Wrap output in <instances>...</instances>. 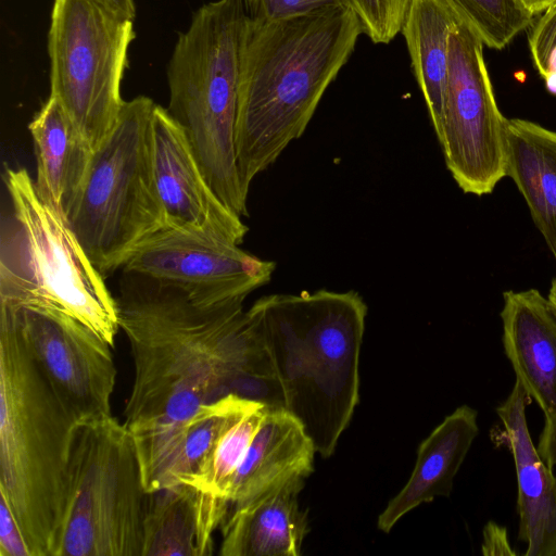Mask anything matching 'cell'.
Masks as SVG:
<instances>
[{
    "instance_id": "30bf717a",
    "label": "cell",
    "mask_w": 556,
    "mask_h": 556,
    "mask_svg": "<svg viewBox=\"0 0 556 556\" xmlns=\"http://www.w3.org/2000/svg\"><path fill=\"white\" fill-rule=\"evenodd\" d=\"M483 41L464 21L448 38L441 134L445 165L464 193H491L505 175L507 119L498 109Z\"/></svg>"
},
{
    "instance_id": "4fadbf2b",
    "label": "cell",
    "mask_w": 556,
    "mask_h": 556,
    "mask_svg": "<svg viewBox=\"0 0 556 556\" xmlns=\"http://www.w3.org/2000/svg\"><path fill=\"white\" fill-rule=\"evenodd\" d=\"M150 151L165 227L240 245L248 226L212 189L185 131L159 104L151 115Z\"/></svg>"
},
{
    "instance_id": "5bb4252c",
    "label": "cell",
    "mask_w": 556,
    "mask_h": 556,
    "mask_svg": "<svg viewBox=\"0 0 556 556\" xmlns=\"http://www.w3.org/2000/svg\"><path fill=\"white\" fill-rule=\"evenodd\" d=\"M519 381L496 407L502 430L496 438L509 448L517 476L518 540L525 556H556V477L534 446L526 418L531 403Z\"/></svg>"
},
{
    "instance_id": "83f0119b",
    "label": "cell",
    "mask_w": 556,
    "mask_h": 556,
    "mask_svg": "<svg viewBox=\"0 0 556 556\" xmlns=\"http://www.w3.org/2000/svg\"><path fill=\"white\" fill-rule=\"evenodd\" d=\"M250 20L273 22L316 11L351 5L349 0H242Z\"/></svg>"
},
{
    "instance_id": "44dd1931",
    "label": "cell",
    "mask_w": 556,
    "mask_h": 556,
    "mask_svg": "<svg viewBox=\"0 0 556 556\" xmlns=\"http://www.w3.org/2000/svg\"><path fill=\"white\" fill-rule=\"evenodd\" d=\"M505 175L525 198L556 260V131L523 118L507 119Z\"/></svg>"
},
{
    "instance_id": "ffe728a7",
    "label": "cell",
    "mask_w": 556,
    "mask_h": 556,
    "mask_svg": "<svg viewBox=\"0 0 556 556\" xmlns=\"http://www.w3.org/2000/svg\"><path fill=\"white\" fill-rule=\"evenodd\" d=\"M28 129L37 159L36 189L65 217L84 181L93 150L51 94Z\"/></svg>"
},
{
    "instance_id": "9a60e30c",
    "label": "cell",
    "mask_w": 556,
    "mask_h": 556,
    "mask_svg": "<svg viewBox=\"0 0 556 556\" xmlns=\"http://www.w3.org/2000/svg\"><path fill=\"white\" fill-rule=\"evenodd\" d=\"M506 357L545 419L556 416V307L536 289L503 293Z\"/></svg>"
},
{
    "instance_id": "7402d4cb",
    "label": "cell",
    "mask_w": 556,
    "mask_h": 556,
    "mask_svg": "<svg viewBox=\"0 0 556 556\" xmlns=\"http://www.w3.org/2000/svg\"><path fill=\"white\" fill-rule=\"evenodd\" d=\"M460 22L445 0H409L401 28L437 138L443 121L448 38Z\"/></svg>"
},
{
    "instance_id": "836d02e7",
    "label": "cell",
    "mask_w": 556,
    "mask_h": 556,
    "mask_svg": "<svg viewBox=\"0 0 556 556\" xmlns=\"http://www.w3.org/2000/svg\"><path fill=\"white\" fill-rule=\"evenodd\" d=\"M551 302L555 305L556 307V276L553 278L552 280V283H551V288H549V292H548V296H547Z\"/></svg>"
},
{
    "instance_id": "f546056e",
    "label": "cell",
    "mask_w": 556,
    "mask_h": 556,
    "mask_svg": "<svg viewBox=\"0 0 556 556\" xmlns=\"http://www.w3.org/2000/svg\"><path fill=\"white\" fill-rule=\"evenodd\" d=\"M481 553L485 556L517 555L508 540L507 529L489 521L482 531Z\"/></svg>"
},
{
    "instance_id": "f1b7e54d",
    "label": "cell",
    "mask_w": 556,
    "mask_h": 556,
    "mask_svg": "<svg viewBox=\"0 0 556 556\" xmlns=\"http://www.w3.org/2000/svg\"><path fill=\"white\" fill-rule=\"evenodd\" d=\"M0 556H33L12 509L1 494Z\"/></svg>"
},
{
    "instance_id": "d6986e66",
    "label": "cell",
    "mask_w": 556,
    "mask_h": 556,
    "mask_svg": "<svg viewBox=\"0 0 556 556\" xmlns=\"http://www.w3.org/2000/svg\"><path fill=\"white\" fill-rule=\"evenodd\" d=\"M315 453L301 422L283 407H269L235 472L227 501L237 506L291 478H306Z\"/></svg>"
},
{
    "instance_id": "1f68e13d",
    "label": "cell",
    "mask_w": 556,
    "mask_h": 556,
    "mask_svg": "<svg viewBox=\"0 0 556 556\" xmlns=\"http://www.w3.org/2000/svg\"><path fill=\"white\" fill-rule=\"evenodd\" d=\"M111 10L131 20L136 16V7L134 0H98Z\"/></svg>"
},
{
    "instance_id": "8992f818",
    "label": "cell",
    "mask_w": 556,
    "mask_h": 556,
    "mask_svg": "<svg viewBox=\"0 0 556 556\" xmlns=\"http://www.w3.org/2000/svg\"><path fill=\"white\" fill-rule=\"evenodd\" d=\"M10 199L0 236V302L65 312L111 346L119 329L115 298L66 218L21 169H5Z\"/></svg>"
},
{
    "instance_id": "52a82bcc",
    "label": "cell",
    "mask_w": 556,
    "mask_h": 556,
    "mask_svg": "<svg viewBox=\"0 0 556 556\" xmlns=\"http://www.w3.org/2000/svg\"><path fill=\"white\" fill-rule=\"evenodd\" d=\"M155 103L125 101L112 130L93 150L66 222L105 278L165 227L152 174L150 124Z\"/></svg>"
},
{
    "instance_id": "d6a6232c",
    "label": "cell",
    "mask_w": 556,
    "mask_h": 556,
    "mask_svg": "<svg viewBox=\"0 0 556 556\" xmlns=\"http://www.w3.org/2000/svg\"><path fill=\"white\" fill-rule=\"evenodd\" d=\"M532 14L542 13L556 0H519Z\"/></svg>"
},
{
    "instance_id": "484cf974",
    "label": "cell",
    "mask_w": 556,
    "mask_h": 556,
    "mask_svg": "<svg viewBox=\"0 0 556 556\" xmlns=\"http://www.w3.org/2000/svg\"><path fill=\"white\" fill-rule=\"evenodd\" d=\"M363 34L374 43H389L400 33L409 0H349Z\"/></svg>"
},
{
    "instance_id": "cb8c5ba5",
    "label": "cell",
    "mask_w": 556,
    "mask_h": 556,
    "mask_svg": "<svg viewBox=\"0 0 556 556\" xmlns=\"http://www.w3.org/2000/svg\"><path fill=\"white\" fill-rule=\"evenodd\" d=\"M491 49L505 48L534 22L519 0H445Z\"/></svg>"
},
{
    "instance_id": "3957f363",
    "label": "cell",
    "mask_w": 556,
    "mask_h": 556,
    "mask_svg": "<svg viewBox=\"0 0 556 556\" xmlns=\"http://www.w3.org/2000/svg\"><path fill=\"white\" fill-rule=\"evenodd\" d=\"M367 311L354 290L269 294L248 309L282 407L301 422L324 458L333 454L359 400Z\"/></svg>"
},
{
    "instance_id": "7c38bea8",
    "label": "cell",
    "mask_w": 556,
    "mask_h": 556,
    "mask_svg": "<svg viewBox=\"0 0 556 556\" xmlns=\"http://www.w3.org/2000/svg\"><path fill=\"white\" fill-rule=\"evenodd\" d=\"M276 269L238 244L164 227L127 260L123 271L177 287L200 305L244 301L267 285Z\"/></svg>"
},
{
    "instance_id": "8fae6325",
    "label": "cell",
    "mask_w": 556,
    "mask_h": 556,
    "mask_svg": "<svg viewBox=\"0 0 556 556\" xmlns=\"http://www.w3.org/2000/svg\"><path fill=\"white\" fill-rule=\"evenodd\" d=\"M61 400L79 421L112 415L111 345L74 316L43 305L0 302Z\"/></svg>"
},
{
    "instance_id": "ba28073f",
    "label": "cell",
    "mask_w": 556,
    "mask_h": 556,
    "mask_svg": "<svg viewBox=\"0 0 556 556\" xmlns=\"http://www.w3.org/2000/svg\"><path fill=\"white\" fill-rule=\"evenodd\" d=\"M53 556H142L148 492L134 438L112 415L80 421Z\"/></svg>"
},
{
    "instance_id": "9c48e42d",
    "label": "cell",
    "mask_w": 556,
    "mask_h": 556,
    "mask_svg": "<svg viewBox=\"0 0 556 556\" xmlns=\"http://www.w3.org/2000/svg\"><path fill=\"white\" fill-rule=\"evenodd\" d=\"M134 20L98 0H54L48 33L50 94L94 150L125 101L121 87Z\"/></svg>"
},
{
    "instance_id": "603a6c76",
    "label": "cell",
    "mask_w": 556,
    "mask_h": 556,
    "mask_svg": "<svg viewBox=\"0 0 556 556\" xmlns=\"http://www.w3.org/2000/svg\"><path fill=\"white\" fill-rule=\"evenodd\" d=\"M263 404L228 394L201 406L188 420L178 451L165 471L160 489L178 482L197 485L206 473L223 437L247 414Z\"/></svg>"
},
{
    "instance_id": "e0dca14e",
    "label": "cell",
    "mask_w": 556,
    "mask_h": 556,
    "mask_svg": "<svg viewBox=\"0 0 556 556\" xmlns=\"http://www.w3.org/2000/svg\"><path fill=\"white\" fill-rule=\"evenodd\" d=\"M304 478L281 482L232 506L222 523V556H299L307 515L299 505Z\"/></svg>"
},
{
    "instance_id": "2e32d148",
    "label": "cell",
    "mask_w": 556,
    "mask_h": 556,
    "mask_svg": "<svg viewBox=\"0 0 556 556\" xmlns=\"http://www.w3.org/2000/svg\"><path fill=\"white\" fill-rule=\"evenodd\" d=\"M230 503L186 482L148 493L142 556H207Z\"/></svg>"
},
{
    "instance_id": "277c9868",
    "label": "cell",
    "mask_w": 556,
    "mask_h": 556,
    "mask_svg": "<svg viewBox=\"0 0 556 556\" xmlns=\"http://www.w3.org/2000/svg\"><path fill=\"white\" fill-rule=\"evenodd\" d=\"M79 422L0 311V494L33 556H53Z\"/></svg>"
},
{
    "instance_id": "5b68a950",
    "label": "cell",
    "mask_w": 556,
    "mask_h": 556,
    "mask_svg": "<svg viewBox=\"0 0 556 556\" xmlns=\"http://www.w3.org/2000/svg\"><path fill=\"white\" fill-rule=\"evenodd\" d=\"M248 13L242 0L199 8L167 65L169 115L182 128L212 189L239 216L248 194L239 178L236 119Z\"/></svg>"
},
{
    "instance_id": "7a4b0ae2",
    "label": "cell",
    "mask_w": 556,
    "mask_h": 556,
    "mask_svg": "<svg viewBox=\"0 0 556 556\" xmlns=\"http://www.w3.org/2000/svg\"><path fill=\"white\" fill-rule=\"evenodd\" d=\"M363 28L351 5L248 20L241 53L236 157L243 191L299 139Z\"/></svg>"
},
{
    "instance_id": "ac0fdd59",
    "label": "cell",
    "mask_w": 556,
    "mask_h": 556,
    "mask_svg": "<svg viewBox=\"0 0 556 556\" xmlns=\"http://www.w3.org/2000/svg\"><path fill=\"white\" fill-rule=\"evenodd\" d=\"M479 433L478 412L462 405L420 443L413 472L402 490L378 517V528L388 533L417 506L438 496H450L453 482Z\"/></svg>"
},
{
    "instance_id": "d4e9b609",
    "label": "cell",
    "mask_w": 556,
    "mask_h": 556,
    "mask_svg": "<svg viewBox=\"0 0 556 556\" xmlns=\"http://www.w3.org/2000/svg\"><path fill=\"white\" fill-rule=\"evenodd\" d=\"M269 406L261 405L240 419L218 443L206 473L197 485L203 491L225 498L232 478L252 443Z\"/></svg>"
},
{
    "instance_id": "6da1fadb",
    "label": "cell",
    "mask_w": 556,
    "mask_h": 556,
    "mask_svg": "<svg viewBox=\"0 0 556 556\" xmlns=\"http://www.w3.org/2000/svg\"><path fill=\"white\" fill-rule=\"evenodd\" d=\"M134 359L124 410L148 493L161 488L188 420L228 394L282 407L244 301L200 305L181 289L123 271L115 298Z\"/></svg>"
},
{
    "instance_id": "4316f807",
    "label": "cell",
    "mask_w": 556,
    "mask_h": 556,
    "mask_svg": "<svg viewBox=\"0 0 556 556\" xmlns=\"http://www.w3.org/2000/svg\"><path fill=\"white\" fill-rule=\"evenodd\" d=\"M531 26L529 48L533 64L547 90L556 94V1Z\"/></svg>"
},
{
    "instance_id": "4dcf8cb0",
    "label": "cell",
    "mask_w": 556,
    "mask_h": 556,
    "mask_svg": "<svg viewBox=\"0 0 556 556\" xmlns=\"http://www.w3.org/2000/svg\"><path fill=\"white\" fill-rule=\"evenodd\" d=\"M536 450L551 469L556 467V416L545 419Z\"/></svg>"
}]
</instances>
